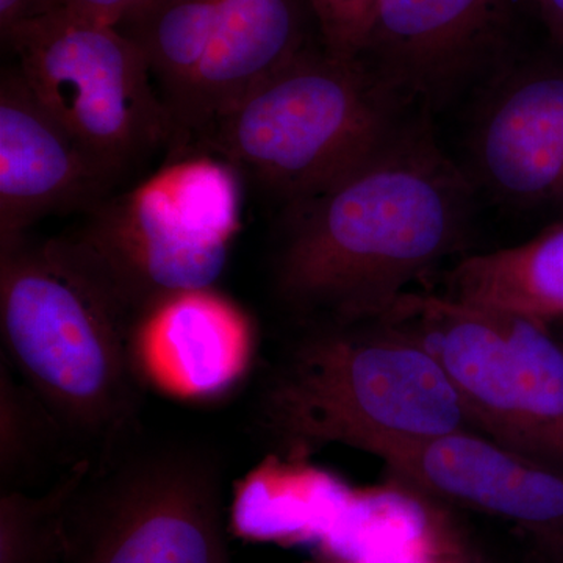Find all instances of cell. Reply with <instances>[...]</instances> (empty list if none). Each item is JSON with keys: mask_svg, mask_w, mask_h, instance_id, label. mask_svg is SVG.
Wrapping results in <instances>:
<instances>
[{"mask_svg": "<svg viewBox=\"0 0 563 563\" xmlns=\"http://www.w3.org/2000/svg\"><path fill=\"white\" fill-rule=\"evenodd\" d=\"M406 109L358 58L307 47L211 122L195 147L288 209L379 150Z\"/></svg>", "mask_w": 563, "mask_h": 563, "instance_id": "277c9868", "label": "cell"}, {"mask_svg": "<svg viewBox=\"0 0 563 563\" xmlns=\"http://www.w3.org/2000/svg\"><path fill=\"white\" fill-rule=\"evenodd\" d=\"M272 455L244 481L236 495V520L243 532L269 539H325L350 493L328 474L298 468Z\"/></svg>", "mask_w": 563, "mask_h": 563, "instance_id": "2e32d148", "label": "cell"}, {"mask_svg": "<svg viewBox=\"0 0 563 563\" xmlns=\"http://www.w3.org/2000/svg\"><path fill=\"white\" fill-rule=\"evenodd\" d=\"M515 0H379L358 60L409 107L443 102L496 55Z\"/></svg>", "mask_w": 563, "mask_h": 563, "instance_id": "9c48e42d", "label": "cell"}, {"mask_svg": "<svg viewBox=\"0 0 563 563\" xmlns=\"http://www.w3.org/2000/svg\"><path fill=\"white\" fill-rule=\"evenodd\" d=\"M218 5L220 0H147L118 25L146 55L176 129L206 57Z\"/></svg>", "mask_w": 563, "mask_h": 563, "instance_id": "e0dca14e", "label": "cell"}, {"mask_svg": "<svg viewBox=\"0 0 563 563\" xmlns=\"http://www.w3.org/2000/svg\"><path fill=\"white\" fill-rule=\"evenodd\" d=\"M470 152L493 198L518 209L563 202V69L507 70L477 114Z\"/></svg>", "mask_w": 563, "mask_h": 563, "instance_id": "7c38bea8", "label": "cell"}, {"mask_svg": "<svg viewBox=\"0 0 563 563\" xmlns=\"http://www.w3.org/2000/svg\"><path fill=\"white\" fill-rule=\"evenodd\" d=\"M147 384L187 399H213L242 380L255 354V331L231 299L207 290L181 292L140 325Z\"/></svg>", "mask_w": 563, "mask_h": 563, "instance_id": "4fadbf2b", "label": "cell"}, {"mask_svg": "<svg viewBox=\"0 0 563 563\" xmlns=\"http://www.w3.org/2000/svg\"><path fill=\"white\" fill-rule=\"evenodd\" d=\"M0 487L20 490L40 468L44 459L62 442L63 435L38 399L14 377L2 357L0 363Z\"/></svg>", "mask_w": 563, "mask_h": 563, "instance_id": "d6986e66", "label": "cell"}, {"mask_svg": "<svg viewBox=\"0 0 563 563\" xmlns=\"http://www.w3.org/2000/svg\"><path fill=\"white\" fill-rule=\"evenodd\" d=\"M395 481L476 510L529 533L537 544L563 543V468L463 429L384 455Z\"/></svg>", "mask_w": 563, "mask_h": 563, "instance_id": "30bf717a", "label": "cell"}, {"mask_svg": "<svg viewBox=\"0 0 563 563\" xmlns=\"http://www.w3.org/2000/svg\"><path fill=\"white\" fill-rule=\"evenodd\" d=\"M551 35L563 44V0H533Z\"/></svg>", "mask_w": 563, "mask_h": 563, "instance_id": "cb8c5ba5", "label": "cell"}, {"mask_svg": "<svg viewBox=\"0 0 563 563\" xmlns=\"http://www.w3.org/2000/svg\"><path fill=\"white\" fill-rule=\"evenodd\" d=\"M3 38L44 109L121 180L176 150V124L146 55L117 25L43 11Z\"/></svg>", "mask_w": 563, "mask_h": 563, "instance_id": "ba28073f", "label": "cell"}, {"mask_svg": "<svg viewBox=\"0 0 563 563\" xmlns=\"http://www.w3.org/2000/svg\"><path fill=\"white\" fill-rule=\"evenodd\" d=\"M287 211L273 263L277 298L301 325L376 321L457 250L472 181L420 114Z\"/></svg>", "mask_w": 563, "mask_h": 563, "instance_id": "6da1fadb", "label": "cell"}, {"mask_svg": "<svg viewBox=\"0 0 563 563\" xmlns=\"http://www.w3.org/2000/svg\"><path fill=\"white\" fill-rule=\"evenodd\" d=\"M36 0H0V29L2 36L9 33L18 22L32 16Z\"/></svg>", "mask_w": 563, "mask_h": 563, "instance_id": "603a6c76", "label": "cell"}, {"mask_svg": "<svg viewBox=\"0 0 563 563\" xmlns=\"http://www.w3.org/2000/svg\"><path fill=\"white\" fill-rule=\"evenodd\" d=\"M251 421L273 455L295 462L329 444L383 459L474 431L435 357L379 320L302 325L266 366Z\"/></svg>", "mask_w": 563, "mask_h": 563, "instance_id": "3957f363", "label": "cell"}, {"mask_svg": "<svg viewBox=\"0 0 563 563\" xmlns=\"http://www.w3.org/2000/svg\"><path fill=\"white\" fill-rule=\"evenodd\" d=\"M0 324L2 357L85 459L139 435L140 321L66 236L0 246Z\"/></svg>", "mask_w": 563, "mask_h": 563, "instance_id": "7a4b0ae2", "label": "cell"}, {"mask_svg": "<svg viewBox=\"0 0 563 563\" xmlns=\"http://www.w3.org/2000/svg\"><path fill=\"white\" fill-rule=\"evenodd\" d=\"M303 49L302 0H220L206 57L177 121L176 155Z\"/></svg>", "mask_w": 563, "mask_h": 563, "instance_id": "5bb4252c", "label": "cell"}, {"mask_svg": "<svg viewBox=\"0 0 563 563\" xmlns=\"http://www.w3.org/2000/svg\"><path fill=\"white\" fill-rule=\"evenodd\" d=\"M379 321L435 357L474 431L563 468V344L551 325L413 291Z\"/></svg>", "mask_w": 563, "mask_h": 563, "instance_id": "52a82bcc", "label": "cell"}, {"mask_svg": "<svg viewBox=\"0 0 563 563\" xmlns=\"http://www.w3.org/2000/svg\"><path fill=\"white\" fill-rule=\"evenodd\" d=\"M146 2L147 0H36L32 16L43 11H63L118 27Z\"/></svg>", "mask_w": 563, "mask_h": 563, "instance_id": "44dd1931", "label": "cell"}, {"mask_svg": "<svg viewBox=\"0 0 563 563\" xmlns=\"http://www.w3.org/2000/svg\"><path fill=\"white\" fill-rule=\"evenodd\" d=\"M224 493L210 444L140 432L81 477L55 563H231Z\"/></svg>", "mask_w": 563, "mask_h": 563, "instance_id": "5b68a950", "label": "cell"}, {"mask_svg": "<svg viewBox=\"0 0 563 563\" xmlns=\"http://www.w3.org/2000/svg\"><path fill=\"white\" fill-rule=\"evenodd\" d=\"M320 27L322 47L342 58H358L379 0H306Z\"/></svg>", "mask_w": 563, "mask_h": 563, "instance_id": "ffe728a7", "label": "cell"}, {"mask_svg": "<svg viewBox=\"0 0 563 563\" xmlns=\"http://www.w3.org/2000/svg\"><path fill=\"white\" fill-rule=\"evenodd\" d=\"M80 459L43 495L2 492L0 563H55L60 548L63 515L70 495L91 466Z\"/></svg>", "mask_w": 563, "mask_h": 563, "instance_id": "ac0fdd59", "label": "cell"}, {"mask_svg": "<svg viewBox=\"0 0 563 563\" xmlns=\"http://www.w3.org/2000/svg\"><path fill=\"white\" fill-rule=\"evenodd\" d=\"M120 177L44 109L16 66L0 77V246L51 214L91 211Z\"/></svg>", "mask_w": 563, "mask_h": 563, "instance_id": "8fae6325", "label": "cell"}, {"mask_svg": "<svg viewBox=\"0 0 563 563\" xmlns=\"http://www.w3.org/2000/svg\"><path fill=\"white\" fill-rule=\"evenodd\" d=\"M551 328H553L555 336H558V339L561 340V343L563 344V320L554 322V324H551Z\"/></svg>", "mask_w": 563, "mask_h": 563, "instance_id": "484cf974", "label": "cell"}, {"mask_svg": "<svg viewBox=\"0 0 563 563\" xmlns=\"http://www.w3.org/2000/svg\"><path fill=\"white\" fill-rule=\"evenodd\" d=\"M540 551L539 563H563V543L537 544Z\"/></svg>", "mask_w": 563, "mask_h": 563, "instance_id": "d4e9b609", "label": "cell"}, {"mask_svg": "<svg viewBox=\"0 0 563 563\" xmlns=\"http://www.w3.org/2000/svg\"><path fill=\"white\" fill-rule=\"evenodd\" d=\"M242 176L184 154L111 195L66 236L141 322L181 292L214 288L240 225Z\"/></svg>", "mask_w": 563, "mask_h": 563, "instance_id": "8992f818", "label": "cell"}, {"mask_svg": "<svg viewBox=\"0 0 563 563\" xmlns=\"http://www.w3.org/2000/svg\"><path fill=\"white\" fill-rule=\"evenodd\" d=\"M362 563H476L473 561L472 555L466 553L465 550L454 542V540H448L446 543L440 544V547L433 548L428 553L404 555V558H387V559H374V561L362 562Z\"/></svg>", "mask_w": 563, "mask_h": 563, "instance_id": "7402d4cb", "label": "cell"}, {"mask_svg": "<svg viewBox=\"0 0 563 563\" xmlns=\"http://www.w3.org/2000/svg\"><path fill=\"white\" fill-rule=\"evenodd\" d=\"M455 301L551 325L563 320V224L518 246L463 258L446 274Z\"/></svg>", "mask_w": 563, "mask_h": 563, "instance_id": "9a60e30c", "label": "cell"}]
</instances>
